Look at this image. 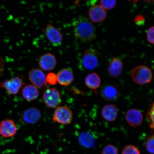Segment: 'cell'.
<instances>
[{"mask_svg": "<svg viewBox=\"0 0 154 154\" xmlns=\"http://www.w3.org/2000/svg\"><path fill=\"white\" fill-rule=\"evenodd\" d=\"M75 37L83 42H89L96 38L95 29L88 18L82 15L75 18L72 23Z\"/></svg>", "mask_w": 154, "mask_h": 154, "instance_id": "1", "label": "cell"}, {"mask_svg": "<svg viewBox=\"0 0 154 154\" xmlns=\"http://www.w3.org/2000/svg\"><path fill=\"white\" fill-rule=\"evenodd\" d=\"M99 62L97 52L92 49H88L82 54L79 61L81 69L92 70L97 68Z\"/></svg>", "mask_w": 154, "mask_h": 154, "instance_id": "2", "label": "cell"}, {"mask_svg": "<svg viewBox=\"0 0 154 154\" xmlns=\"http://www.w3.org/2000/svg\"><path fill=\"white\" fill-rule=\"evenodd\" d=\"M131 77L133 80L136 83L144 85L149 83L152 78V73L149 67L140 65L137 66L132 70Z\"/></svg>", "mask_w": 154, "mask_h": 154, "instance_id": "3", "label": "cell"}, {"mask_svg": "<svg viewBox=\"0 0 154 154\" xmlns=\"http://www.w3.org/2000/svg\"><path fill=\"white\" fill-rule=\"evenodd\" d=\"M43 101L50 108H55L60 104L61 98L60 93L55 88H48L44 91Z\"/></svg>", "mask_w": 154, "mask_h": 154, "instance_id": "4", "label": "cell"}, {"mask_svg": "<svg viewBox=\"0 0 154 154\" xmlns=\"http://www.w3.org/2000/svg\"><path fill=\"white\" fill-rule=\"evenodd\" d=\"M72 118V111L66 106H63L57 107L55 109L53 120L55 122L65 125L70 124Z\"/></svg>", "mask_w": 154, "mask_h": 154, "instance_id": "5", "label": "cell"}, {"mask_svg": "<svg viewBox=\"0 0 154 154\" xmlns=\"http://www.w3.org/2000/svg\"><path fill=\"white\" fill-rule=\"evenodd\" d=\"M24 84L22 79L16 77L1 82L0 88H5L10 95H15Z\"/></svg>", "mask_w": 154, "mask_h": 154, "instance_id": "6", "label": "cell"}, {"mask_svg": "<svg viewBox=\"0 0 154 154\" xmlns=\"http://www.w3.org/2000/svg\"><path fill=\"white\" fill-rule=\"evenodd\" d=\"M29 79L32 85L37 88H45L47 84L46 76L41 69H33L29 72Z\"/></svg>", "mask_w": 154, "mask_h": 154, "instance_id": "7", "label": "cell"}, {"mask_svg": "<svg viewBox=\"0 0 154 154\" xmlns=\"http://www.w3.org/2000/svg\"><path fill=\"white\" fill-rule=\"evenodd\" d=\"M45 32L48 40L54 46L58 47L62 44V34L53 25L48 24L46 26Z\"/></svg>", "mask_w": 154, "mask_h": 154, "instance_id": "8", "label": "cell"}, {"mask_svg": "<svg viewBox=\"0 0 154 154\" xmlns=\"http://www.w3.org/2000/svg\"><path fill=\"white\" fill-rule=\"evenodd\" d=\"M17 127L14 121L10 119L3 120L0 124V134L3 137H12L16 134Z\"/></svg>", "mask_w": 154, "mask_h": 154, "instance_id": "9", "label": "cell"}, {"mask_svg": "<svg viewBox=\"0 0 154 154\" xmlns=\"http://www.w3.org/2000/svg\"><path fill=\"white\" fill-rule=\"evenodd\" d=\"M38 65L42 70L46 71L52 70L57 65V59L53 54H44L39 58Z\"/></svg>", "mask_w": 154, "mask_h": 154, "instance_id": "10", "label": "cell"}, {"mask_svg": "<svg viewBox=\"0 0 154 154\" xmlns=\"http://www.w3.org/2000/svg\"><path fill=\"white\" fill-rule=\"evenodd\" d=\"M41 112L35 107H31L25 110L22 115L23 120L27 124H35L41 120Z\"/></svg>", "mask_w": 154, "mask_h": 154, "instance_id": "11", "label": "cell"}, {"mask_svg": "<svg viewBox=\"0 0 154 154\" xmlns=\"http://www.w3.org/2000/svg\"><path fill=\"white\" fill-rule=\"evenodd\" d=\"M101 94L105 100L113 101L118 99L120 96V92L116 86L108 84L104 85L102 88Z\"/></svg>", "mask_w": 154, "mask_h": 154, "instance_id": "12", "label": "cell"}, {"mask_svg": "<svg viewBox=\"0 0 154 154\" xmlns=\"http://www.w3.org/2000/svg\"><path fill=\"white\" fill-rule=\"evenodd\" d=\"M57 81L61 85L67 86L72 84L74 79V75L72 69L63 68L57 73Z\"/></svg>", "mask_w": 154, "mask_h": 154, "instance_id": "13", "label": "cell"}, {"mask_svg": "<svg viewBox=\"0 0 154 154\" xmlns=\"http://www.w3.org/2000/svg\"><path fill=\"white\" fill-rule=\"evenodd\" d=\"M106 12L100 5H96L90 9L88 15L92 22L99 23L105 20L106 17Z\"/></svg>", "mask_w": 154, "mask_h": 154, "instance_id": "14", "label": "cell"}, {"mask_svg": "<svg viewBox=\"0 0 154 154\" xmlns=\"http://www.w3.org/2000/svg\"><path fill=\"white\" fill-rule=\"evenodd\" d=\"M125 117L128 124L134 128L140 126L143 121L142 113L136 109H131L127 111Z\"/></svg>", "mask_w": 154, "mask_h": 154, "instance_id": "15", "label": "cell"}, {"mask_svg": "<svg viewBox=\"0 0 154 154\" xmlns=\"http://www.w3.org/2000/svg\"><path fill=\"white\" fill-rule=\"evenodd\" d=\"M118 113V108L113 104L105 105L101 110V114L103 118L109 122H112L116 120Z\"/></svg>", "mask_w": 154, "mask_h": 154, "instance_id": "16", "label": "cell"}, {"mask_svg": "<svg viewBox=\"0 0 154 154\" xmlns=\"http://www.w3.org/2000/svg\"><path fill=\"white\" fill-rule=\"evenodd\" d=\"M123 63L120 59L113 57L111 60L108 68L109 74L113 78L120 75L123 68Z\"/></svg>", "mask_w": 154, "mask_h": 154, "instance_id": "17", "label": "cell"}, {"mask_svg": "<svg viewBox=\"0 0 154 154\" xmlns=\"http://www.w3.org/2000/svg\"><path fill=\"white\" fill-rule=\"evenodd\" d=\"M78 141L81 146L86 148H93L96 143L95 137L88 132H82L79 137Z\"/></svg>", "mask_w": 154, "mask_h": 154, "instance_id": "18", "label": "cell"}, {"mask_svg": "<svg viewBox=\"0 0 154 154\" xmlns=\"http://www.w3.org/2000/svg\"><path fill=\"white\" fill-rule=\"evenodd\" d=\"M22 94L23 97L26 100L31 101L37 99L39 92L36 87L32 85H28L23 88Z\"/></svg>", "mask_w": 154, "mask_h": 154, "instance_id": "19", "label": "cell"}, {"mask_svg": "<svg viewBox=\"0 0 154 154\" xmlns=\"http://www.w3.org/2000/svg\"><path fill=\"white\" fill-rule=\"evenodd\" d=\"M85 83L88 88L95 90L99 88L101 79L99 75L95 73H92L86 77Z\"/></svg>", "mask_w": 154, "mask_h": 154, "instance_id": "20", "label": "cell"}, {"mask_svg": "<svg viewBox=\"0 0 154 154\" xmlns=\"http://www.w3.org/2000/svg\"><path fill=\"white\" fill-rule=\"evenodd\" d=\"M145 147L149 152L154 154V134H151L146 138Z\"/></svg>", "mask_w": 154, "mask_h": 154, "instance_id": "21", "label": "cell"}, {"mask_svg": "<svg viewBox=\"0 0 154 154\" xmlns=\"http://www.w3.org/2000/svg\"><path fill=\"white\" fill-rule=\"evenodd\" d=\"M147 117L149 121L150 128L154 130V101L148 110Z\"/></svg>", "mask_w": 154, "mask_h": 154, "instance_id": "22", "label": "cell"}, {"mask_svg": "<svg viewBox=\"0 0 154 154\" xmlns=\"http://www.w3.org/2000/svg\"><path fill=\"white\" fill-rule=\"evenodd\" d=\"M122 154H140L139 150L133 145H128L124 148Z\"/></svg>", "mask_w": 154, "mask_h": 154, "instance_id": "23", "label": "cell"}, {"mask_svg": "<svg viewBox=\"0 0 154 154\" xmlns=\"http://www.w3.org/2000/svg\"><path fill=\"white\" fill-rule=\"evenodd\" d=\"M100 3L101 6L104 9L111 10L113 9L116 5V1H100Z\"/></svg>", "mask_w": 154, "mask_h": 154, "instance_id": "24", "label": "cell"}, {"mask_svg": "<svg viewBox=\"0 0 154 154\" xmlns=\"http://www.w3.org/2000/svg\"><path fill=\"white\" fill-rule=\"evenodd\" d=\"M101 154H118V151L115 146L108 144L103 148Z\"/></svg>", "mask_w": 154, "mask_h": 154, "instance_id": "25", "label": "cell"}, {"mask_svg": "<svg viewBox=\"0 0 154 154\" xmlns=\"http://www.w3.org/2000/svg\"><path fill=\"white\" fill-rule=\"evenodd\" d=\"M47 83L52 85H54L57 82V75L53 72H50L46 76Z\"/></svg>", "mask_w": 154, "mask_h": 154, "instance_id": "26", "label": "cell"}, {"mask_svg": "<svg viewBox=\"0 0 154 154\" xmlns=\"http://www.w3.org/2000/svg\"><path fill=\"white\" fill-rule=\"evenodd\" d=\"M147 38L149 43L154 44V26L151 27L147 31Z\"/></svg>", "mask_w": 154, "mask_h": 154, "instance_id": "27", "label": "cell"}, {"mask_svg": "<svg viewBox=\"0 0 154 154\" xmlns=\"http://www.w3.org/2000/svg\"><path fill=\"white\" fill-rule=\"evenodd\" d=\"M134 22L138 26H141L145 22V19L142 15H139L136 16L134 18Z\"/></svg>", "mask_w": 154, "mask_h": 154, "instance_id": "28", "label": "cell"}, {"mask_svg": "<svg viewBox=\"0 0 154 154\" xmlns=\"http://www.w3.org/2000/svg\"><path fill=\"white\" fill-rule=\"evenodd\" d=\"M5 63L2 58L0 57V75L3 73L4 69Z\"/></svg>", "mask_w": 154, "mask_h": 154, "instance_id": "29", "label": "cell"}]
</instances>
